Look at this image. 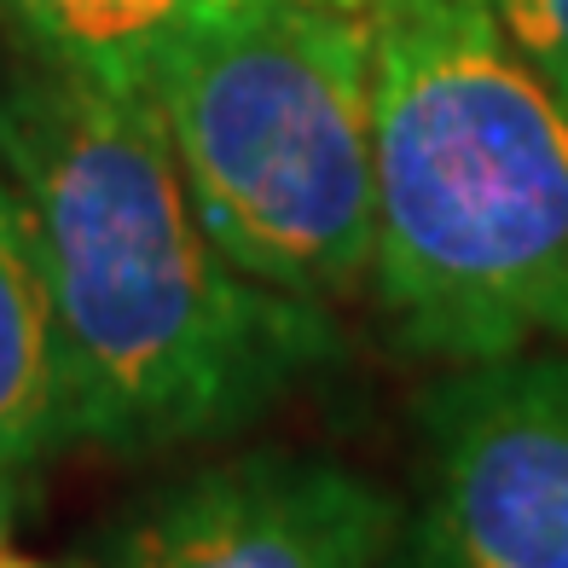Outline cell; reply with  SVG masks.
<instances>
[{"label": "cell", "mask_w": 568, "mask_h": 568, "mask_svg": "<svg viewBox=\"0 0 568 568\" xmlns=\"http://www.w3.org/2000/svg\"><path fill=\"white\" fill-rule=\"evenodd\" d=\"M64 447V395L53 307H47L36 221L0 158V476L18 481Z\"/></svg>", "instance_id": "obj_6"}, {"label": "cell", "mask_w": 568, "mask_h": 568, "mask_svg": "<svg viewBox=\"0 0 568 568\" xmlns=\"http://www.w3.org/2000/svg\"><path fill=\"white\" fill-rule=\"evenodd\" d=\"M203 232L239 273L343 302L377 262L372 7L244 0L145 70Z\"/></svg>", "instance_id": "obj_3"}, {"label": "cell", "mask_w": 568, "mask_h": 568, "mask_svg": "<svg viewBox=\"0 0 568 568\" xmlns=\"http://www.w3.org/2000/svg\"><path fill=\"white\" fill-rule=\"evenodd\" d=\"M0 158L36 221L64 447L226 442L343 354L325 302L239 273L203 232L145 88L36 59L0 88Z\"/></svg>", "instance_id": "obj_1"}, {"label": "cell", "mask_w": 568, "mask_h": 568, "mask_svg": "<svg viewBox=\"0 0 568 568\" xmlns=\"http://www.w3.org/2000/svg\"><path fill=\"white\" fill-rule=\"evenodd\" d=\"M0 568H93V562H53V557L23 551L18 539L7 534V510H0Z\"/></svg>", "instance_id": "obj_9"}, {"label": "cell", "mask_w": 568, "mask_h": 568, "mask_svg": "<svg viewBox=\"0 0 568 568\" xmlns=\"http://www.w3.org/2000/svg\"><path fill=\"white\" fill-rule=\"evenodd\" d=\"M372 128L395 337L442 366L568 348V93L494 0H372Z\"/></svg>", "instance_id": "obj_2"}, {"label": "cell", "mask_w": 568, "mask_h": 568, "mask_svg": "<svg viewBox=\"0 0 568 568\" xmlns=\"http://www.w3.org/2000/svg\"><path fill=\"white\" fill-rule=\"evenodd\" d=\"M7 505H12V481H7V476H0V510H7Z\"/></svg>", "instance_id": "obj_10"}, {"label": "cell", "mask_w": 568, "mask_h": 568, "mask_svg": "<svg viewBox=\"0 0 568 568\" xmlns=\"http://www.w3.org/2000/svg\"><path fill=\"white\" fill-rule=\"evenodd\" d=\"M383 568H568V348L447 366Z\"/></svg>", "instance_id": "obj_4"}, {"label": "cell", "mask_w": 568, "mask_h": 568, "mask_svg": "<svg viewBox=\"0 0 568 568\" xmlns=\"http://www.w3.org/2000/svg\"><path fill=\"white\" fill-rule=\"evenodd\" d=\"M510 41L568 93V0H494Z\"/></svg>", "instance_id": "obj_8"}, {"label": "cell", "mask_w": 568, "mask_h": 568, "mask_svg": "<svg viewBox=\"0 0 568 568\" xmlns=\"http://www.w3.org/2000/svg\"><path fill=\"white\" fill-rule=\"evenodd\" d=\"M400 499L320 453L255 447L169 481L93 568H383Z\"/></svg>", "instance_id": "obj_5"}, {"label": "cell", "mask_w": 568, "mask_h": 568, "mask_svg": "<svg viewBox=\"0 0 568 568\" xmlns=\"http://www.w3.org/2000/svg\"><path fill=\"white\" fill-rule=\"evenodd\" d=\"M244 7V0H0V23L30 47V59L93 82H134L186 23ZM372 7V0H343Z\"/></svg>", "instance_id": "obj_7"}]
</instances>
